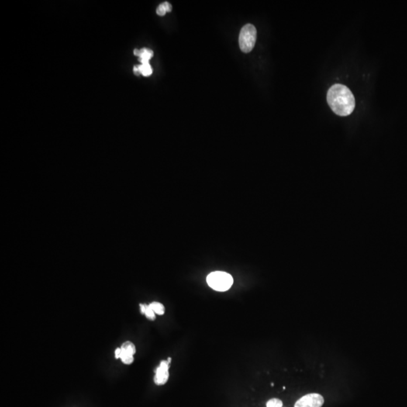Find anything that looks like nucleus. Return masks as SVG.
I'll list each match as a JSON object with an SVG mask.
<instances>
[{
  "mask_svg": "<svg viewBox=\"0 0 407 407\" xmlns=\"http://www.w3.org/2000/svg\"><path fill=\"white\" fill-rule=\"evenodd\" d=\"M283 402L277 398H272L268 401L266 407H282Z\"/></svg>",
  "mask_w": 407,
  "mask_h": 407,
  "instance_id": "obj_12",
  "label": "nucleus"
},
{
  "mask_svg": "<svg viewBox=\"0 0 407 407\" xmlns=\"http://www.w3.org/2000/svg\"><path fill=\"white\" fill-rule=\"evenodd\" d=\"M325 403L323 397L319 394L313 393L303 396L296 402L294 407H321Z\"/></svg>",
  "mask_w": 407,
  "mask_h": 407,
  "instance_id": "obj_4",
  "label": "nucleus"
},
{
  "mask_svg": "<svg viewBox=\"0 0 407 407\" xmlns=\"http://www.w3.org/2000/svg\"><path fill=\"white\" fill-rule=\"evenodd\" d=\"M163 3H164V6H165L166 10H167V12H171V10H172V5H170V4L167 2H163Z\"/></svg>",
  "mask_w": 407,
  "mask_h": 407,
  "instance_id": "obj_15",
  "label": "nucleus"
},
{
  "mask_svg": "<svg viewBox=\"0 0 407 407\" xmlns=\"http://www.w3.org/2000/svg\"><path fill=\"white\" fill-rule=\"evenodd\" d=\"M120 359L122 360V363H123L124 364H126V365H130V364H132V363L134 362V355L129 354V353H127V352H124V351L122 350V352H121Z\"/></svg>",
  "mask_w": 407,
  "mask_h": 407,
  "instance_id": "obj_10",
  "label": "nucleus"
},
{
  "mask_svg": "<svg viewBox=\"0 0 407 407\" xmlns=\"http://www.w3.org/2000/svg\"><path fill=\"white\" fill-rule=\"evenodd\" d=\"M121 349L124 352L129 353V354H132V355H135V353H136V347H135L133 342H130V341H127V342H124Z\"/></svg>",
  "mask_w": 407,
  "mask_h": 407,
  "instance_id": "obj_8",
  "label": "nucleus"
},
{
  "mask_svg": "<svg viewBox=\"0 0 407 407\" xmlns=\"http://www.w3.org/2000/svg\"><path fill=\"white\" fill-rule=\"evenodd\" d=\"M143 315H146V318L151 321H154L156 319V313L153 311V308L149 306V305H145V311Z\"/></svg>",
  "mask_w": 407,
  "mask_h": 407,
  "instance_id": "obj_11",
  "label": "nucleus"
},
{
  "mask_svg": "<svg viewBox=\"0 0 407 407\" xmlns=\"http://www.w3.org/2000/svg\"><path fill=\"white\" fill-rule=\"evenodd\" d=\"M134 73H135L136 75L140 74V73H139V70H138L137 65L135 66V67H134Z\"/></svg>",
  "mask_w": 407,
  "mask_h": 407,
  "instance_id": "obj_16",
  "label": "nucleus"
},
{
  "mask_svg": "<svg viewBox=\"0 0 407 407\" xmlns=\"http://www.w3.org/2000/svg\"><path fill=\"white\" fill-rule=\"evenodd\" d=\"M167 361H168L169 363H170V362H171V358H170V357H168V359H167Z\"/></svg>",
  "mask_w": 407,
  "mask_h": 407,
  "instance_id": "obj_17",
  "label": "nucleus"
},
{
  "mask_svg": "<svg viewBox=\"0 0 407 407\" xmlns=\"http://www.w3.org/2000/svg\"><path fill=\"white\" fill-rule=\"evenodd\" d=\"M169 363L167 360H163L160 365L156 370V376L154 377V382L157 385H163L167 382L169 379Z\"/></svg>",
  "mask_w": 407,
  "mask_h": 407,
  "instance_id": "obj_5",
  "label": "nucleus"
},
{
  "mask_svg": "<svg viewBox=\"0 0 407 407\" xmlns=\"http://www.w3.org/2000/svg\"><path fill=\"white\" fill-rule=\"evenodd\" d=\"M256 36L257 32L253 25L248 24L242 27L239 35V46L244 53H249L253 50L256 44Z\"/></svg>",
  "mask_w": 407,
  "mask_h": 407,
  "instance_id": "obj_3",
  "label": "nucleus"
},
{
  "mask_svg": "<svg viewBox=\"0 0 407 407\" xmlns=\"http://www.w3.org/2000/svg\"><path fill=\"white\" fill-rule=\"evenodd\" d=\"M208 285L214 291L224 292L228 291L233 284V277L225 271H214L207 277Z\"/></svg>",
  "mask_w": 407,
  "mask_h": 407,
  "instance_id": "obj_2",
  "label": "nucleus"
},
{
  "mask_svg": "<svg viewBox=\"0 0 407 407\" xmlns=\"http://www.w3.org/2000/svg\"><path fill=\"white\" fill-rule=\"evenodd\" d=\"M326 100L331 109L339 116L351 115L355 108L354 94L342 84H335L329 88Z\"/></svg>",
  "mask_w": 407,
  "mask_h": 407,
  "instance_id": "obj_1",
  "label": "nucleus"
},
{
  "mask_svg": "<svg viewBox=\"0 0 407 407\" xmlns=\"http://www.w3.org/2000/svg\"><path fill=\"white\" fill-rule=\"evenodd\" d=\"M149 306L153 308L155 313L159 315H163L164 314V306L160 302H153L149 304Z\"/></svg>",
  "mask_w": 407,
  "mask_h": 407,
  "instance_id": "obj_9",
  "label": "nucleus"
},
{
  "mask_svg": "<svg viewBox=\"0 0 407 407\" xmlns=\"http://www.w3.org/2000/svg\"><path fill=\"white\" fill-rule=\"evenodd\" d=\"M138 70L140 74L143 75L144 77H149L153 73V68L149 63H142L137 65Z\"/></svg>",
  "mask_w": 407,
  "mask_h": 407,
  "instance_id": "obj_7",
  "label": "nucleus"
},
{
  "mask_svg": "<svg viewBox=\"0 0 407 407\" xmlns=\"http://www.w3.org/2000/svg\"><path fill=\"white\" fill-rule=\"evenodd\" d=\"M134 54H135V55L139 57V61L141 63V64L142 63H149V60L153 56V51L151 49H146V48H143L140 50L135 49L134 51Z\"/></svg>",
  "mask_w": 407,
  "mask_h": 407,
  "instance_id": "obj_6",
  "label": "nucleus"
},
{
  "mask_svg": "<svg viewBox=\"0 0 407 407\" xmlns=\"http://www.w3.org/2000/svg\"><path fill=\"white\" fill-rule=\"evenodd\" d=\"M121 352H122V349H121V348H117V349H115V359L120 358Z\"/></svg>",
  "mask_w": 407,
  "mask_h": 407,
  "instance_id": "obj_14",
  "label": "nucleus"
},
{
  "mask_svg": "<svg viewBox=\"0 0 407 407\" xmlns=\"http://www.w3.org/2000/svg\"><path fill=\"white\" fill-rule=\"evenodd\" d=\"M156 13H157L159 16H164V15L167 13V10H166L164 3L160 4V5L157 7V9H156Z\"/></svg>",
  "mask_w": 407,
  "mask_h": 407,
  "instance_id": "obj_13",
  "label": "nucleus"
}]
</instances>
